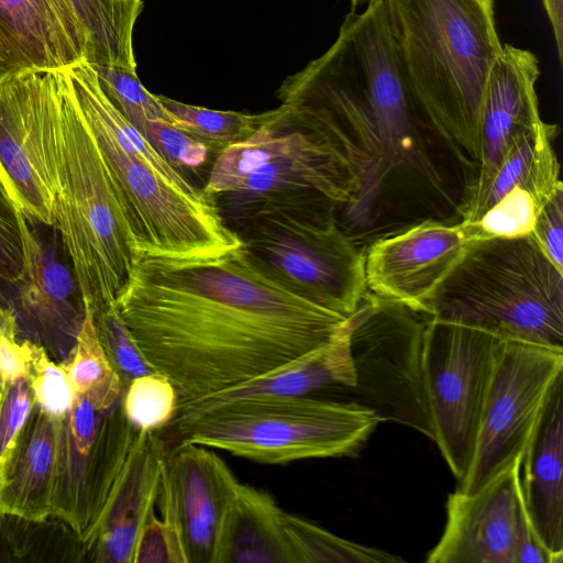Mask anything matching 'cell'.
Instances as JSON below:
<instances>
[{"label":"cell","mask_w":563,"mask_h":563,"mask_svg":"<svg viewBox=\"0 0 563 563\" xmlns=\"http://www.w3.org/2000/svg\"><path fill=\"white\" fill-rule=\"evenodd\" d=\"M178 404L250 380L332 341L347 318L299 295L243 243L208 255L139 253L115 301Z\"/></svg>","instance_id":"6da1fadb"},{"label":"cell","mask_w":563,"mask_h":563,"mask_svg":"<svg viewBox=\"0 0 563 563\" xmlns=\"http://www.w3.org/2000/svg\"><path fill=\"white\" fill-rule=\"evenodd\" d=\"M276 97L341 146L360 181L352 210L368 205L390 173L418 167V129L429 124L406 80L383 0L347 13L334 43L286 77Z\"/></svg>","instance_id":"7a4b0ae2"},{"label":"cell","mask_w":563,"mask_h":563,"mask_svg":"<svg viewBox=\"0 0 563 563\" xmlns=\"http://www.w3.org/2000/svg\"><path fill=\"white\" fill-rule=\"evenodd\" d=\"M63 73L97 143L137 253L190 257L242 243L203 189L167 163L110 101L90 64Z\"/></svg>","instance_id":"3957f363"},{"label":"cell","mask_w":563,"mask_h":563,"mask_svg":"<svg viewBox=\"0 0 563 563\" xmlns=\"http://www.w3.org/2000/svg\"><path fill=\"white\" fill-rule=\"evenodd\" d=\"M410 91L452 150L481 155L486 85L501 49L494 0H383Z\"/></svg>","instance_id":"277c9868"},{"label":"cell","mask_w":563,"mask_h":563,"mask_svg":"<svg viewBox=\"0 0 563 563\" xmlns=\"http://www.w3.org/2000/svg\"><path fill=\"white\" fill-rule=\"evenodd\" d=\"M282 107L250 139L216 155L202 188L234 233L262 214L316 206L351 208L358 196V177L341 146Z\"/></svg>","instance_id":"5b68a950"},{"label":"cell","mask_w":563,"mask_h":563,"mask_svg":"<svg viewBox=\"0 0 563 563\" xmlns=\"http://www.w3.org/2000/svg\"><path fill=\"white\" fill-rule=\"evenodd\" d=\"M55 120L59 232L85 310L115 303L128 286L139 253L97 143L64 73L57 71Z\"/></svg>","instance_id":"8992f818"},{"label":"cell","mask_w":563,"mask_h":563,"mask_svg":"<svg viewBox=\"0 0 563 563\" xmlns=\"http://www.w3.org/2000/svg\"><path fill=\"white\" fill-rule=\"evenodd\" d=\"M420 313L563 351V272L531 235L474 240Z\"/></svg>","instance_id":"52a82bcc"},{"label":"cell","mask_w":563,"mask_h":563,"mask_svg":"<svg viewBox=\"0 0 563 563\" xmlns=\"http://www.w3.org/2000/svg\"><path fill=\"white\" fill-rule=\"evenodd\" d=\"M380 419L351 400L247 398L209 409L175 430L178 440L264 464L354 456Z\"/></svg>","instance_id":"ba28073f"},{"label":"cell","mask_w":563,"mask_h":563,"mask_svg":"<svg viewBox=\"0 0 563 563\" xmlns=\"http://www.w3.org/2000/svg\"><path fill=\"white\" fill-rule=\"evenodd\" d=\"M335 207L262 214L236 234L277 278L302 297L350 317L367 292L364 253L343 232Z\"/></svg>","instance_id":"9c48e42d"},{"label":"cell","mask_w":563,"mask_h":563,"mask_svg":"<svg viewBox=\"0 0 563 563\" xmlns=\"http://www.w3.org/2000/svg\"><path fill=\"white\" fill-rule=\"evenodd\" d=\"M366 292L349 317L354 401L380 421L407 426L434 441L423 371L426 319Z\"/></svg>","instance_id":"30bf717a"},{"label":"cell","mask_w":563,"mask_h":563,"mask_svg":"<svg viewBox=\"0 0 563 563\" xmlns=\"http://www.w3.org/2000/svg\"><path fill=\"white\" fill-rule=\"evenodd\" d=\"M501 341L478 329L426 319L423 371L434 441L457 481L473 457Z\"/></svg>","instance_id":"8fae6325"},{"label":"cell","mask_w":563,"mask_h":563,"mask_svg":"<svg viewBox=\"0 0 563 563\" xmlns=\"http://www.w3.org/2000/svg\"><path fill=\"white\" fill-rule=\"evenodd\" d=\"M563 374V351L503 340L486 390L475 449L456 492L471 495L521 459L549 393Z\"/></svg>","instance_id":"7c38bea8"},{"label":"cell","mask_w":563,"mask_h":563,"mask_svg":"<svg viewBox=\"0 0 563 563\" xmlns=\"http://www.w3.org/2000/svg\"><path fill=\"white\" fill-rule=\"evenodd\" d=\"M57 71L0 82V181L30 223L54 227L57 196Z\"/></svg>","instance_id":"4fadbf2b"},{"label":"cell","mask_w":563,"mask_h":563,"mask_svg":"<svg viewBox=\"0 0 563 563\" xmlns=\"http://www.w3.org/2000/svg\"><path fill=\"white\" fill-rule=\"evenodd\" d=\"M474 238L466 223L426 220L378 239L364 254L371 294L421 312Z\"/></svg>","instance_id":"5bb4252c"},{"label":"cell","mask_w":563,"mask_h":563,"mask_svg":"<svg viewBox=\"0 0 563 563\" xmlns=\"http://www.w3.org/2000/svg\"><path fill=\"white\" fill-rule=\"evenodd\" d=\"M137 432L125 418L120 399L106 413L88 453L82 454L71 441L65 418L57 419L51 515L67 521L85 543L101 516Z\"/></svg>","instance_id":"9a60e30c"},{"label":"cell","mask_w":563,"mask_h":563,"mask_svg":"<svg viewBox=\"0 0 563 563\" xmlns=\"http://www.w3.org/2000/svg\"><path fill=\"white\" fill-rule=\"evenodd\" d=\"M23 265L16 280L22 323L16 340L41 345L56 363L74 353L86 311L74 274L58 260L55 240L45 242L21 212Z\"/></svg>","instance_id":"2e32d148"},{"label":"cell","mask_w":563,"mask_h":563,"mask_svg":"<svg viewBox=\"0 0 563 563\" xmlns=\"http://www.w3.org/2000/svg\"><path fill=\"white\" fill-rule=\"evenodd\" d=\"M521 459L476 493L449 495L444 531L426 562L515 563L516 537L525 512Z\"/></svg>","instance_id":"e0dca14e"},{"label":"cell","mask_w":563,"mask_h":563,"mask_svg":"<svg viewBox=\"0 0 563 563\" xmlns=\"http://www.w3.org/2000/svg\"><path fill=\"white\" fill-rule=\"evenodd\" d=\"M539 76L540 63L531 51L501 46L482 107L478 173L465 200L477 196L516 143L543 122L536 90Z\"/></svg>","instance_id":"ac0fdd59"},{"label":"cell","mask_w":563,"mask_h":563,"mask_svg":"<svg viewBox=\"0 0 563 563\" xmlns=\"http://www.w3.org/2000/svg\"><path fill=\"white\" fill-rule=\"evenodd\" d=\"M165 471L188 563H213L221 521L240 482L212 449L184 440L166 450Z\"/></svg>","instance_id":"d6986e66"},{"label":"cell","mask_w":563,"mask_h":563,"mask_svg":"<svg viewBox=\"0 0 563 563\" xmlns=\"http://www.w3.org/2000/svg\"><path fill=\"white\" fill-rule=\"evenodd\" d=\"M166 450L159 431L136 433L101 516L86 541V562H133L140 531L155 509Z\"/></svg>","instance_id":"ffe728a7"},{"label":"cell","mask_w":563,"mask_h":563,"mask_svg":"<svg viewBox=\"0 0 563 563\" xmlns=\"http://www.w3.org/2000/svg\"><path fill=\"white\" fill-rule=\"evenodd\" d=\"M520 490L532 530L563 561V374L554 382L521 459Z\"/></svg>","instance_id":"44dd1931"},{"label":"cell","mask_w":563,"mask_h":563,"mask_svg":"<svg viewBox=\"0 0 563 563\" xmlns=\"http://www.w3.org/2000/svg\"><path fill=\"white\" fill-rule=\"evenodd\" d=\"M354 384L347 318L342 331L328 344L250 380L178 404L169 427L175 431L209 409L234 400L305 396L324 389L347 393Z\"/></svg>","instance_id":"7402d4cb"},{"label":"cell","mask_w":563,"mask_h":563,"mask_svg":"<svg viewBox=\"0 0 563 563\" xmlns=\"http://www.w3.org/2000/svg\"><path fill=\"white\" fill-rule=\"evenodd\" d=\"M0 29L33 71L87 62V33L66 0H0Z\"/></svg>","instance_id":"603a6c76"},{"label":"cell","mask_w":563,"mask_h":563,"mask_svg":"<svg viewBox=\"0 0 563 563\" xmlns=\"http://www.w3.org/2000/svg\"><path fill=\"white\" fill-rule=\"evenodd\" d=\"M57 449V419L34 402L3 465L0 511L43 519L51 515Z\"/></svg>","instance_id":"cb8c5ba5"},{"label":"cell","mask_w":563,"mask_h":563,"mask_svg":"<svg viewBox=\"0 0 563 563\" xmlns=\"http://www.w3.org/2000/svg\"><path fill=\"white\" fill-rule=\"evenodd\" d=\"M286 512L269 493L239 483L221 521L213 563H298Z\"/></svg>","instance_id":"d4e9b609"},{"label":"cell","mask_w":563,"mask_h":563,"mask_svg":"<svg viewBox=\"0 0 563 563\" xmlns=\"http://www.w3.org/2000/svg\"><path fill=\"white\" fill-rule=\"evenodd\" d=\"M559 126L542 122L508 152L487 186L461 206L462 222L476 221L514 187L532 192L543 205L562 184L552 142Z\"/></svg>","instance_id":"484cf974"},{"label":"cell","mask_w":563,"mask_h":563,"mask_svg":"<svg viewBox=\"0 0 563 563\" xmlns=\"http://www.w3.org/2000/svg\"><path fill=\"white\" fill-rule=\"evenodd\" d=\"M87 547L64 519L0 511V563H85Z\"/></svg>","instance_id":"4316f807"},{"label":"cell","mask_w":563,"mask_h":563,"mask_svg":"<svg viewBox=\"0 0 563 563\" xmlns=\"http://www.w3.org/2000/svg\"><path fill=\"white\" fill-rule=\"evenodd\" d=\"M87 33L90 65H112L136 71L133 30L142 0H66Z\"/></svg>","instance_id":"83f0119b"},{"label":"cell","mask_w":563,"mask_h":563,"mask_svg":"<svg viewBox=\"0 0 563 563\" xmlns=\"http://www.w3.org/2000/svg\"><path fill=\"white\" fill-rule=\"evenodd\" d=\"M175 121V128L203 143L216 156L228 147L244 142L264 124L277 117L282 104L262 113L211 110L158 96Z\"/></svg>","instance_id":"f1b7e54d"},{"label":"cell","mask_w":563,"mask_h":563,"mask_svg":"<svg viewBox=\"0 0 563 563\" xmlns=\"http://www.w3.org/2000/svg\"><path fill=\"white\" fill-rule=\"evenodd\" d=\"M86 316L71 358L60 363L75 393L85 396L98 410H108L120 401L124 387L96 334L92 313Z\"/></svg>","instance_id":"f546056e"},{"label":"cell","mask_w":563,"mask_h":563,"mask_svg":"<svg viewBox=\"0 0 563 563\" xmlns=\"http://www.w3.org/2000/svg\"><path fill=\"white\" fill-rule=\"evenodd\" d=\"M285 527L298 563H397L404 560L383 550L354 543L290 512Z\"/></svg>","instance_id":"4dcf8cb0"},{"label":"cell","mask_w":563,"mask_h":563,"mask_svg":"<svg viewBox=\"0 0 563 563\" xmlns=\"http://www.w3.org/2000/svg\"><path fill=\"white\" fill-rule=\"evenodd\" d=\"M156 503L162 517L158 518L154 509L150 512L140 531L132 563H188L165 462Z\"/></svg>","instance_id":"1f68e13d"},{"label":"cell","mask_w":563,"mask_h":563,"mask_svg":"<svg viewBox=\"0 0 563 563\" xmlns=\"http://www.w3.org/2000/svg\"><path fill=\"white\" fill-rule=\"evenodd\" d=\"M121 406L137 431H161L169 426L178 407V394L172 382L158 372L131 379L124 387Z\"/></svg>","instance_id":"d6a6232c"},{"label":"cell","mask_w":563,"mask_h":563,"mask_svg":"<svg viewBox=\"0 0 563 563\" xmlns=\"http://www.w3.org/2000/svg\"><path fill=\"white\" fill-rule=\"evenodd\" d=\"M91 66L107 97L137 130L150 121L175 125L158 96L141 84L136 71L112 65Z\"/></svg>","instance_id":"836d02e7"},{"label":"cell","mask_w":563,"mask_h":563,"mask_svg":"<svg viewBox=\"0 0 563 563\" xmlns=\"http://www.w3.org/2000/svg\"><path fill=\"white\" fill-rule=\"evenodd\" d=\"M542 203L529 190L514 187L476 221L466 223L474 240L530 235Z\"/></svg>","instance_id":"e575fe53"},{"label":"cell","mask_w":563,"mask_h":563,"mask_svg":"<svg viewBox=\"0 0 563 563\" xmlns=\"http://www.w3.org/2000/svg\"><path fill=\"white\" fill-rule=\"evenodd\" d=\"M91 313L97 338L123 387L131 379L154 372L142 356L115 303Z\"/></svg>","instance_id":"d590c367"},{"label":"cell","mask_w":563,"mask_h":563,"mask_svg":"<svg viewBox=\"0 0 563 563\" xmlns=\"http://www.w3.org/2000/svg\"><path fill=\"white\" fill-rule=\"evenodd\" d=\"M27 380L33 390L34 402L55 419L64 417L70 409L75 390L68 374L60 363L54 362L38 344L27 340Z\"/></svg>","instance_id":"8d00e7d4"},{"label":"cell","mask_w":563,"mask_h":563,"mask_svg":"<svg viewBox=\"0 0 563 563\" xmlns=\"http://www.w3.org/2000/svg\"><path fill=\"white\" fill-rule=\"evenodd\" d=\"M139 131L167 163L184 175L185 170L201 168L213 155L203 143L166 122L150 121Z\"/></svg>","instance_id":"74e56055"},{"label":"cell","mask_w":563,"mask_h":563,"mask_svg":"<svg viewBox=\"0 0 563 563\" xmlns=\"http://www.w3.org/2000/svg\"><path fill=\"white\" fill-rule=\"evenodd\" d=\"M21 210L0 181V278L15 284L22 272Z\"/></svg>","instance_id":"f35d334b"},{"label":"cell","mask_w":563,"mask_h":563,"mask_svg":"<svg viewBox=\"0 0 563 563\" xmlns=\"http://www.w3.org/2000/svg\"><path fill=\"white\" fill-rule=\"evenodd\" d=\"M541 252L563 272V185L542 205L530 234Z\"/></svg>","instance_id":"ab89813d"},{"label":"cell","mask_w":563,"mask_h":563,"mask_svg":"<svg viewBox=\"0 0 563 563\" xmlns=\"http://www.w3.org/2000/svg\"><path fill=\"white\" fill-rule=\"evenodd\" d=\"M33 405L34 395L27 378L7 385L0 409V461L4 460Z\"/></svg>","instance_id":"60d3db41"},{"label":"cell","mask_w":563,"mask_h":563,"mask_svg":"<svg viewBox=\"0 0 563 563\" xmlns=\"http://www.w3.org/2000/svg\"><path fill=\"white\" fill-rule=\"evenodd\" d=\"M29 366L27 340L0 339V376L4 385L26 378Z\"/></svg>","instance_id":"b9f144b4"},{"label":"cell","mask_w":563,"mask_h":563,"mask_svg":"<svg viewBox=\"0 0 563 563\" xmlns=\"http://www.w3.org/2000/svg\"><path fill=\"white\" fill-rule=\"evenodd\" d=\"M515 563H558L534 534L526 510L520 519L516 543Z\"/></svg>","instance_id":"7bdbcfd3"},{"label":"cell","mask_w":563,"mask_h":563,"mask_svg":"<svg viewBox=\"0 0 563 563\" xmlns=\"http://www.w3.org/2000/svg\"><path fill=\"white\" fill-rule=\"evenodd\" d=\"M33 71L0 29V82L12 76Z\"/></svg>","instance_id":"ee69618b"},{"label":"cell","mask_w":563,"mask_h":563,"mask_svg":"<svg viewBox=\"0 0 563 563\" xmlns=\"http://www.w3.org/2000/svg\"><path fill=\"white\" fill-rule=\"evenodd\" d=\"M554 34L559 63H563V0H542Z\"/></svg>","instance_id":"f6af8a7d"},{"label":"cell","mask_w":563,"mask_h":563,"mask_svg":"<svg viewBox=\"0 0 563 563\" xmlns=\"http://www.w3.org/2000/svg\"><path fill=\"white\" fill-rule=\"evenodd\" d=\"M18 327L14 314L0 305V339L16 340Z\"/></svg>","instance_id":"bcb514c9"},{"label":"cell","mask_w":563,"mask_h":563,"mask_svg":"<svg viewBox=\"0 0 563 563\" xmlns=\"http://www.w3.org/2000/svg\"><path fill=\"white\" fill-rule=\"evenodd\" d=\"M351 3L352 11H356L360 7H366L373 0H349Z\"/></svg>","instance_id":"7dc6e473"},{"label":"cell","mask_w":563,"mask_h":563,"mask_svg":"<svg viewBox=\"0 0 563 563\" xmlns=\"http://www.w3.org/2000/svg\"><path fill=\"white\" fill-rule=\"evenodd\" d=\"M5 385L0 376V409H1V405H2V401H3V397H4V393H5Z\"/></svg>","instance_id":"c3c4849f"},{"label":"cell","mask_w":563,"mask_h":563,"mask_svg":"<svg viewBox=\"0 0 563 563\" xmlns=\"http://www.w3.org/2000/svg\"><path fill=\"white\" fill-rule=\"evenodd\" d=\"M3 465H4V461H0V490H1V488L3 486V482H4Z\"/></svg>","instance_id":"681fc988"}]
</instances>
